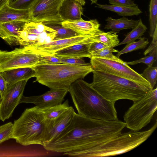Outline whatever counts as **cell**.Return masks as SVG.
<instances>
[{
    "label": "cell",
    "instance_id": "obj_9",
    "mask_svg": "<svg viewBox=\"0 0 157 157\" xmlns=\"http://www.w3.org/2000/svg\"><path fill=\"white\" fill-rule=\"evenodd\" d=\"M64 0H37L29 9L31 22L61 25L63 21L59 15V10Z\"/></svg>",
    "mask_w": 157,
    "mask_h": 157
},
{
    "label": "cell",
    "instance_id": "obj_11",
    "mask_svg": "<svg viewBox=\"0 0 157 157\" xmlns=\"http://www.w3.org/2000/svg\"><path fill=\"white\" fill-rule=\"evenodd\" d=\"M101 30L99 29L97 32L93 34L79 35L69 38L53 40L46 43L25 46L24 48L37 55L53 56L57 51L69 46L95 42L93 39V37Z\"/></svg>",
    "mask_w": 157,
    "mask_h": 157
},
{
    "label": "cell",
    "instance_id": "obj_33",
    "mask_svg": "<svg viewBox=\"0 0 157 157\" xmlns=\"http://www.w3.org/2000/svg\"><path fill=\"white\" fill-rule=\"evenodd\" d=\"M13 123L9 122L0 126V144L10 139Z\"/></svg>",
    "mask_w": 157,
    "mask_h": 157
},
{
    "label": "cell",
    "instance_id": "obj_2",
    "mask_svg": "<svg viewBox=\"0 0 157 157\" xmlns=\"http://www.w3.org/2000/svg\"><path fill=\"white\" fill-rule=\"evenodd\" d=\"M69 92L79 115L104 121L118 120L115 102L105 98L90 83L78 79L71 85Z\"/></svg>",
    "mask_w": 157,
    "mask_h": 157
},
{
    "label": "cell",
    "instance_id": "obj_14",
    "mask_svg": "<svg viewBox=\"0 0 157 157\" xmlns=\"http://www.w3.org/2000/svg\"><path fill=\"white\" fill-rule=\"evenodd\" d=\"M69 91L66 90H50L40 95L25 97L23 95L20 101L34 104L40 109L51 107L61 104Z\"/></svg>",
    "mask_w": 157,
    "mask_h": 157
},
{
    "label": "cell",
    "instance_id": "obj_5",
    "mask_svg": "<svg viewBox=\"0 0 157 157\" xmlns=\"http://www.w3.org/2000/svg\"><path fill=\"white\" fill-rule=\"evenodd\" d=\"M45 119L40 109L36 106L26 109L14 121L10 139L26 146L38 144L43 146Z\"/></svg>",
    "mask_w": 157,
    "mask_h": 157
},
{
    "label": "cell",
    "instance_id": "obj_8",
    "mask_svg": "<svg viewBox=\"0 0 157 157\" xmlns=\"http://www.w3.org/2000/svg\"><path fill=\"white\" fill-rule=\"evenodd\" d=\"M90 59V63L93 70L128 79L152 89L150 84L141 74L131 68L126 62L97 57H92Z\"/></svg>",
    "mask_w": 157,
    "mask_h": 157
},
{
    "label": "cell",
    "instance_id": "obj_20",
    "mask_svg": "<svg viewBox=\"0 0 157 157\" xmlns=\"http://www.w3.org/2000/svg\"><path fill=\"white\" fill-rule=\"evenodd\" d=\"M91 43L77 44L69 46L56 52L54 55L59 58H91L88 51Z\"/></svg>",
    "mask_w": 157,
    "mask_h": 157
},
{
    "label": "cell",
    "instance_id": "obj_22",
    "mask_svg": "<svg viewBox=\"0 0 157 157\" xmlns=\"http://www.w3.org/2000/svg\"><path fill=\"white\" fill-rule=\"evenodd\" d=\"M95 7L115 12L120 16L125 17L138 15L142 13L138 5L135 6L129 7L113 5H101L96 3Z\"/></svg>",
    "mask_w": 157,
    "mask_h": 157
},
{
    "label": "cell",
    "instance_id": "obj_17",
    "mask_svg": "<svg viewBox=\"0 0 157 157\" xmlns=\"http://www.w3.org/2000/svg\"><path fill=\"white\" fill-rule=\"evenodd\" d=\"M82 6L75 0H64L59 7V15L63 21L81 19L83 15Z\"/></svg>",
    "mask_w": 157,
    "mask_h": 157
},
{
    "label": "cell",
    "instance_id": "obj_18",
    "mask_svg": "<svg viewBox=\"0 0 157 157\" xmlns=\"http://www.w3.org/2000/svg\"><path fill=\"white\" fill-rule=\"evenodd\" d=\"M17 20L31 22L29 10L16 9L7 4L0 10V25L3 23Z\"/></svg>",
    "mask_w": 157,
    "mask_h": 157
},
{
    "label": "cell",
    "instance_id": "obj_39",
    "mask_svg": "<svg viewBox=\"0 0 157 157\" xmlns=\"http://www.w3.org/2000/svg\"><path fill=\"white\" fill-rule=\"evenodd\" d=\"M108 47H110L101 42L95 41L90 44L89 48L88 51L91 54L92 52Z\"/></svg>",
    "mask_w": 157,
    "mask_h": 157
},
{
    "label": "cell",
    "instance_id": "obj_38",
    "mask_svg": "<svg viewBox=\"0 0 157 157\" xmlns=\"http://www.w3.org/2000/svg\"><path fill=\"white\" fill-rule=\"evenodd\" d=\"M152 38V41L151 44L144 52V54L145 56L154 50H157V26L155 28Z\"/></svg>",
    "mask_w": 157,
    "mask_h": 157
},
{
    "label": "cell",
    "instance_id": "obj_21",
    "mask_svg": "<svg viewBox=\"0 0 157 157\" xmlns=\"http://www.w3.org/2000/svg\"><path fill=\"white\" fill-rule=\"evenodd\" d=\"M105 21L107 23L105 25L104 29H111L112 31L117 33L123 29H133L137 25L139 22V20H130L124 17L117 19L109 17Z\"/></svg>",
    "mask_w": 157,
    "mask_h": 157
},
{
    "label": "cell",
    "instance_id": "obj_6",
    "mask_svg": "<svg viewBox=\"0 0 157 157\" xmlns=\"http://www.w3.org/2000/svg\"><path fill=\"white\" fill-rule=\"evenodd\" d=\"M157 127L156 121L149 129L144 131L132 130L122 133L99 145L91 153L90 157H107L128 152L141 144L151 135Z\"/></svg>",
    "mask_w": 157,
    "mask_h": 157
},
{
    "label": "cell",
    "instance_id": "obj_35",
    "mask_svg": "<svg viewBox=\"0 0 157 157\" xmlns=\"http://www.w3.org/2000/svg\"><path fill=\"white\" fill-rule=\"evenodd\" d=\"M38 55L39 60L36 66L44 64H53L61 63L59 58L54 56Z\"/></svg>",
    "mask_w": 157,
    "mask_h": 157
},
{
    "label": "cell",
    "instance_id": "obj_3",
    "mask_svg": "<svg viewBox=\"0 0 157 157\" xmlns=\"http://www.w3.org/2000/svg\"><path fill=\"white\" fill-rule=\"evenodd\" d=\"M92 87L105 98L115 102L121 99L133 101L146 94L151 88L132 80L93 70Z\"/></svg>",
    "mask_w": 157,
    "mask_h": 157
},
{
    "label": "cell",
    "instance_id": "obj_34",
    "mask_svg": "<svg viewBox=\"0 0 157 157\" xmlns=\"http://www.w3.org/2000/svg\"><path fill=\"white\" fill-rule=\"evenodd\" d=\"M37 0H17L8 4L10 7L16 9H29Z\"/></svg>",
    "mask_w": 157,
    "mask_h": 157
},
{
    "label": "cell",
    "instance_id": "obj_26",
    "mask_svg": "<svg viewBox=\"0 0 157 157\" xmlns=\"http://www.w3.org/2000/svg\"><path fill=\"white\" fill-rule=\"evenodd\" d=\"M147 28L142 22L140 19L139 20V22L137 25L130 32L125 35L124 39L117 46L121 44H128L135 41L136 40L139 39L144 35Z\"/></svg>",
    "mask_w": 157,
    "mask_h": 157
},
{
    "label": "cell",
    "instance_id": "obj_15",
    "mask_svg": "<svg viewBox=\"0 0 157 157\" xmlns=\"http://www.w3.org/2000/svg\"><path fill=\"white\" fill-rule=\"evenodd\" d=\"M28 22L17 20L1 24L0 25V37L10 45H19L21 32L24 30Z\"/></svg>",
    "mask_w": 157,
    "mask_h": 157
},
{
    "label": "cell",
    "instance_id": "obj_23",
    "mask_svg": "<svg viewBox=\"0 0 157 157\" xmlns=\"http://www.w3.org/2000/svg\"><path fill=\"white\" fill-rule=\"evenodd\" d=\"M68 99L63 103L55 105L40 109L45 120L51 121L60 117L70 108Z\"/></svg>",
    "mask_w": 157,
    "mask_h": 157
},
{
    "label": "cell",
    "instance_id": "obj_27",
    "mask_svg": "<svg viewBox=\"0 0 157 157\" xmlns=\"http://www.w3.org/2000/svg\"><path fill=\"white\" fill-rule=\"evenodd\" d=\"M53 29L57 32L53 40L66 39L79 35L72 29L64 27L62 26H58L57 24L45 25Z\"/></svg>",
    "mask_w": 157,
    "mask_h": 157
},
{
    "label": "cell",
    "instance_id": "obj_16",
    "mask_svg": "<svg viewBox=\"0 0 157 157\" xmlns=\"http://www.w3.org/2000/svg\"><path fill=\"white\" fill-rule=\"evenodd\" d=\"M63 26L71 29L79 35H87L95 33L100 29L101 24L96 19L86 21L82 19L75 21H63Z\"/></svg>",
    "mask_w": 157,
    "mask_h": 157
},
{
    "label": "cell",
    "instance_id": "obj_1",
    "mask_svg": "<svg viewBox=\"0 0 157 157\" xmlns=\"http://www.w3.org/2000/svg\"><path fill=\"white\" fill-rule=\"evenodd\" d=\"M125 127L124 122L84 117L75 112L70 124L45 150L71 156L90 157L99 145L116 137Z\"/></svg>",
    "mask_w": 157,
    "mask_h": 157
},
{
    "label": "cell",
    "instance_id": "obj_28",
    "mask_svg": "<svg viewBox=\"0 0 157 157\" xmlns=\"http://www.w3.org/2000/svg\"><path fill=\"white\" fill-rule=\"evenodd\" d=\"M139 39V40L138 41H134L127 44L123 49L118 52L116 56L119 58L120 56L122 54L140 49H144L149 43L148 40H146L144 38L141 37Z\"/></svg>",
    "mask_w": 157,
    "mask_h": 157
},
{
    "label": "cell",
    "instance_id": "obj_30",
    "mask_svg": "<svg viewBox=\"0 0 157 157\" xmlns=\"http://www.w3.org/2000/svg\"><path fill=\"white\" fill-rule=\"evenodd\" d=\"M118 50H116L112 47H108L91 53V57H97L108 59L119 62L123 61L117 57L112 53L113 52H118Z\"/></svg>",
    "mask_w": 157,
    "mask_h": 157
},
{
    "label": "cell",
    "instance_id": "obj_31",
    "mask_svg": "<svg viewBox=\"0 0 157 157\" xmlns=\"http://www.w3.org/2000/svg\"><path fill=\"white\" fill-rule=\"evenodd\" d=\"M141 75L150 84L152 89L156 84L157 79V67L148 66Z\"/></svg>",
    "mask_w": 157,
    "mask_h": 157
},
{
    "label": "cell",
    "instance_id": "obj_36",
    "mask_svg": "<svg viewBox=\"0 0 157 157\" xmlns=\"http://www.w3.org/2000/svg\"><path fill=\"white\" fill-rule=\"evenodd\" d=\"M61 63L77 65L88 66L90 63H86L82 58H59Z\"/></svg>",
    "mask_w": 157,
    "mask_h": 157
},
{
    "label": "cell",
    "instance_id": "obj_24",
    "mask_svg": "<svg viewBox=\"0 0 157 157\" xmlns=\"http://www.w3.org/2000/svg\"><path fill=\"white\" fill-rule=\"evenodd\" d=\"M118 35L112 31L105 32L101 30L93 38L94 40L103 43L109 47H114L120 43Z\"/></svg>",
    "mask_w": 157,
    "mask_h": 157
},
{
    "label": "cell",
    "instance_id": "obj_37",
    "mask_svg": "<svg viewBox=\"0 0 157 157\" xmlns=\"http://www.w3.org/2000/svg\"><path fill=\"white\" fill-rule=\"evenodd\" d=\"M109 3L113 5L129 7L135 6L137 5L132 0H109Z\"/></svg>",
    "mask_w": 157,
    "mask_h": 157
},
{
    "label": "cell",
    "instance_id": "obj_42",
    "mask_svg": "<svg viewBox=\"0 0 157 157\" xmlns=\"http://www.w3.org/2000/svg\"><path fill=\"white\" fill-rule=\"evenodd\" d=\"M77 2H79L82 6H84L85 3L86 2L85 0H75Z\"/></svg>",
    "mask_w": 157,
    "mask_h": 157
},
{
    "label": "cell",
    "instance_id": "obj_44",
    "mask_svg": "<svg viewBox=\"0 0 157 157\" xmlns=\"http://www.w3.org/2000/svg\"><path fill=\"white\" fill-rule=\"evenodd\" d=\"M17 0H9L8 4H10L13 2Z\"/></svg>",
    "mask_w": 157,
    "mask_h": 157
},
{
    "label": "cell",
    "instance_id": "obj_12",
    "mask_svg": "<svg viewBox=\"0 0 157 157\" xmlns=\"http://www.w3.org/2000/svg\"><path fill=\"white\" fill-rule=\"evenodd\" d=\"M27 81H21L8 86L2 97L0 98V120L2 121L12 116L20 104Z\"/></svg>",
    "mask_w": 157,
    "mask_h": 157
},
{
    "label": "cell",
    "instance_id": "obj_32",
    "mask_svg": "<svg viewBox=\"0 0 157 157\" xmlns=\"http://www.w3.org/2000/svg\"><path fill=\"white\" fill-rule=\"evenodd\" d=\"M157 50H155L146 56L138 60L126 62L128 65H134L140 63H143L148 66H152L153 64L156 62L157 59Z\"/></svg>",
    "mask_w": 157,
    "mask_h": 157
},
{
    "label": "cell",
    "instance_id": "obj_40",
    "mask_svg": "<svg viewBox=\"0 0 157 157\" xmlns=\"http://www.w3.org/2000/svg\"><path fill=\"white\" fill-rule=\"evenodd\" d=\"M8 88L7 83L0 73V98L4 95Z\"/></svg>",
    "mask_w": 157,
    "mask_h": 157
},
{
    "label": "cell",
    "instance_id": "obj_43",
    "mask_svg": "<svg viewBox=\"0 0 157 157\" xmlns=\"http://www.w3.org/2000/svg\"><path fill=\"white\" fill-rule=\"evenodd\" d=\"M91 1V4H96L98 0H90Z\"/></svg>",
    "mask_w": 157,
    "mask_h": 157
},
{
    "label": "cell",
    "instance_id": "obj_29",
    "mask_svg": "<svg viewBox=\"0 0 157 157\" xmlns=\"http://www.w3.org/2000/svg\"><path fill=\"white\" fill-rule=\"evenodd\" d=\"M149 35L152 37L157 26V0H150L149 5Z\"/></svg>",
    "mask_w": 157,
    "mask_h": 157
},
{
    "label": "cell",
    "instance_id": "obj_41",
    "mask_svg": "<svg viewBox=\"0 0 157 157\" xmlns=\"http://www.w3.org/2000/svg\"><path fill=\"white\" fill-rule=\"evenodd\" d=\"M9 0H0V10L4 6L7 5Z\"/></svg>",
    "mask_w": 157,
    "mask_h": 157
},
{
    "label": "cell",
    "instance_id": "obj_7",
    "mask_svg": "<svg viewBox=\"0 0 157 157\" xmlns=\"http://www.w3.org/2000/svg\"><path fill=\"white\" fill-rule=\"evenodd\" d=\"M123 116L125 127L139 131L149 124L157 109V87L149 90L137 100Z\"/></svg>",
    "mask_w": 157,
    "mask_h": 157
},
{
    "label": "cell",
    "instance_id": "obj_10",
    "mask_svg": "<svg viewBox=\"0 0 157 157\" xmlns=\"http://www.w3.org/2000/svg\"><path fill=\"white\" fill-rule=\"evenodd\" d=\"M38 55L22 48L8 52L0 50V73L13 69L36 65Z\"/></svg>",
    "mask_w": 157,
    "mask_h": 157
},
{
    "label": "cell",
    "instance_id": "obj_4",
    "mask_svg": "<svg viewBox=\"0 0 157 157\" xmlns=\"http://www.w3.org/2000/svg\"><path fill=\"white\" fill-rule=\"evenodd\" d=\"M36 81L50 89L69 91L71 85L92 72L91 65L81 66L60 63L44 64L32 67Z\"/></svg>",
    "mask_w": 157,
    "mask_h": 157
},
{
    "label": "cell",
    "instance_id": "obj_19",
    "mask_svg": "<svg viewBox=\"0 0 157 157\" xmlns=\"http://www.w3.org/2000/svg\"><path fill=\"white\" fill-rule=\"evenodd\" d=\"M6 81L8 87L23 80H28L34 77L35 71L31 67H24L11 69L0 72Z\"/></svg>",
    "mask_w": 157,
    "mask_h": 157
},
{
    "label": "cell",
    "instance_id": "obj_25",
    "mask_svg": "<svg viewBox=\"0 0 157 157\" xmlns=\"http://www.w3.org/2000/svg\"><path fill=\"white\" fill-rule=\"evenodd\" d=\"M24 30L29 33L36 35L45 33H57L56 31L42 22H28Z\"/></svg>",
    "mask_w": 157,
    "mask_h": 157
},
{
    "label": "cell",
    "instance_id": "obj_13",
    "mask_svg": "<svg viewBox=\"0 0 157 157\" xmlns=\"http://www.w3.org/2000/svg\"><path fill=\"white\" fill-rule=\"evenodd\" d=\"M75 113L74 109L71 106L68 110L58 118L51 121L45 120L43 147L52 142L59 136L70 124Z\"/></svg>",
    "mask_w": 157,
    "mask_h": 157
}]
</instances>
